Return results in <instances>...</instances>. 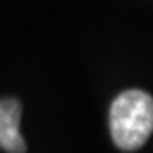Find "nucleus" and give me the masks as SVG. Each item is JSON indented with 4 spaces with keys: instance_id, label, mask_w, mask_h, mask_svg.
<instances>
[{
    "instance_id": "1",
    "label": "nucleus",
    "mask_w": 153,
    "mask_h": 153,
    "mask_svg": "<svg viewBox=\"0 0 153 153\" xmlns=\"http://www.w3.org/2000/svg\"><path fill=\"white\" fill-rule=\"evenodd\" d=\"M111 136L116 146L134 152L153 133V97L143 90H126L111 104Z\"/></svg>"
},
{
    "instance_id": "2",
    "label": "nucleus",
    "mask_w": 153,
    "mask_h": 153,
    "mask_svg": "<svg viewBox=\"0 0 153 153\" xmlns=\"http://www.w3.org/2000/svg\"><path fill=\"white\" fill-rule=\"evenodd\" d=\"M22 107L16 99H0V150L26 153V141L19 131Z\"/></svg>"
}]
</instances>
